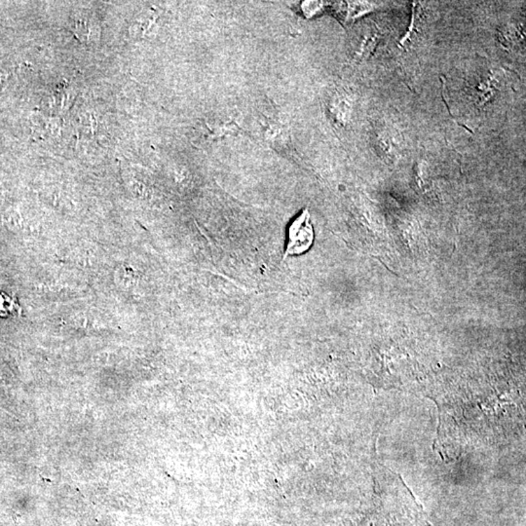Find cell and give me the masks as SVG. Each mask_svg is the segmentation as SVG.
<instances>
[{
	"instance_id": "2",
	"label": "cell",
	"mask_w": 526,
	"mask_h": 526,
	"mask_svg": "<svg viewBox=\"0 0 526 526\" xmlns=\"http://www.w3.org/2000/svg\"><path fill=\"white\" fill-rule=\"evenodd\" d=\"M376 144L377 150L380 151L379 153H386V155H388V153H396L394 151V141H393V139L391 138L390 134L387 132H382L377 135Z\"/></svg>"
},
{
	"instance_id": "1",
	"label": "cell",
	"mask_w": 526,
	"mask_h": 526,
	"mask_svg": "<svg viewBox=\"0 0 526 526\" xmlns=\"http://www.w3.org/2000/svg\"><path fill=\"white\" fill-rule=\"evenodd\" d=\"M314 232L310 223V215L307 209L292 223L288 229V241L284 260L290 255H301L308 251L313 244Z\"/></svg>"
}]
</instances>
